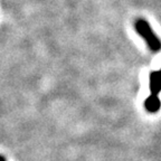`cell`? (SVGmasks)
<instances>
[{
	"label": "cell",
	"mask_w": 161,
	"mask_h": 161,
	"mask_svg": "<svg viewBox=\"0 0 161 161\" xmlns=\"http://www.w3.org/2000/svg\"><path fill=\"white\" fill-rule=\"evenodd\" d=\"M134 29L136 31L146 40L149 49L153 53H159L161 50V39L151 28L150 24L143 18H139L134 21Z\"/></svg>",
	"instance_id": "6da1fadb"
},
{
	"label": "cell",
	"mask_w": 161,
	"mask_h": 161,
	"mask_svg": "<svg viewBox=\"0 0 161 161\" xmlns=\"http://www.w3.org/2000/svg\"><path fill=\"white\" fill-rule=\"evenodd\" d=\"M149 88L151 95L158 96L161 93V69L152 70L149 75Z\"/></svg>",
	"instance_id": "7a4b0ae2"
},
{
	"label": "cell",
	"mask_w": 161,
	"mask_h": 161,
	"mask_svg": "<svg viewBox=\"0 0 161 161\" xmlns=\"http://www.w3.org/2000/svg\"><path fill=\"white\" fill-rule=\"evenodd\" d=\"M144 108L149 113H157L161 108V101L159 96L149 95L144 101Z\"/></svg>",
	"instance_id": "3957f363"
},
{
	"label": "cell",
	"mask_w": 161,
	"mask_h": 161,
	"mask_svg": "<svg viewBox=\"0 0 161 161\" xmlns=\"http://www.w3.org/2000/svg\"><path fill=\"white\" fill-rule=\"evenodd\" d=\"M0 161H6V159L3 156H0Z\"/></svg>",
	"instance_id": "277c9868"
}]
</instances>
